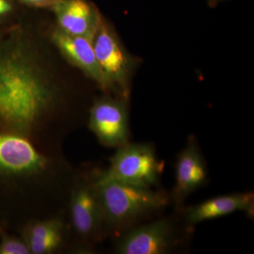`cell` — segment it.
Segmentation results:
<instances>
[{
    "mask_svg": "<svg viewBox=\"0 0 254 254\" xmlns=\"http://www.w3.org/2000/svg\"><path fill=\"white\" fill-rule=\"evenodd\" d=\"M93 184L103 223L115 230H122L158 211L169 201L166 195L152 188L106 180L99 175Z\"/></svg>",
    "mask_w": 254,
    "mask_h": 254,
    "instance_id": "obj_2",
    "label": "cell"
},
{
    "mask_svg": "<svg viewBox=\"0 0 254 254\" xmlns=\"http://www.w3.org/2000/svg\"><path fill=\"white\" fill-rule=\"evenodd\" d=\"M71 220L75 231L83 238L99 235L104 223L93 184L81 185L73 191Z\"/></svg>",
    "mask_w": 254,
    "mask_h": 254,
    "instance_id": "obj_12",
    "label": "cell"
},
{
    "mask_svg": "<svg viewBox=\"0 0 254 254\" xmlns=\"http://www.w3.org/2000/svg\"><path fill=\"white\" fill-rule=\"evenodd\" d=\"M93 49L100 68L112 91L120 98L128 99L130 81L138 64L125 49L116 33L102 18L93 38Z\"/></svg>",
    "mask_w": 254,
    "mask_h": 254,
    "instance_id": "obj_4",
    "label": "cell"
},
{
    "mask_svg": "<svg viewBox=\"0 0 254 254\" xmlns=\"http://www.w3.org/2000/svg\"><path fill=\"white\" fill-rule=\"evenodd\" d=\"M174 227L168 220H160L127 232L117 244L121 254H163L174 244Z\"/></svg>",
    "mask_w": 254,
    "mask_h": 254,
    "instance_id": "obj_7",
    "label": "cell"
},
{
    "mask_svg": "<svg viewBox=\"0 0 254 254\" xmlns=\"http://www.w3.org/2000/svg\"><path fill=\"white\" fill-rule=\"evenodd\" d=\"M208 180L206 164L194 138L179 155L175 166V183L172 199L177 210L182 208L185 199L203 187Z\"/></svg>",
    "mask_w": 254,
    "mask_h": 254,
    "instance_id": "obj_8",
    "label": "cell"
},
{
    "mask_svg": "<svg viewBox=\"0 0 254 254\" xmlns=\"http://www.w3.org/2000/svg\"><path fill=\"white\" fill-rule=\"evenodd\" d=\"M0 254H31L27 243L21 237L11 236L0 230Z\"/></svg>",
    "mask_w": 254,
    "mask_h": 254,
    "instance_id": "obj_14",
    "label": "cell"
},
{
    "mask_svg": "<svg viewBox=\"0 0 254 254\" xmlns=\"http://www.w3.org/2000/svg\"><path fill=\"white\" fill-rule=\"evenodd\" d=\"M47 159L26 136L15 132L0 133V175L31 176L46 170Z\"/></svg>",
    "mask_w": 254,
    "mask_h": 254,
    "instance_id": "obj_6",
    "label": "cell"
},
{
    "mask_svg": "<svg viewBox=\"0 0 254 254\" xmlns=\"http://www.w3.org/2000/svg\"><path fill=\"white\" fill-rule=\"evenodd\" d=\"M12 9V4L9 0H0V18L9 14Z\"/></svg>",
    "mask_w": 254,
    "mask_h": 254,
    "instance_id": "obj_15",
    "label": "cell"
},
{
    "mask_svg": "<svg viewBox=\"0 0 254 254\" xmlns=\"http://www.w3.org/2000/svg\"><path fill=\"white\" fill-rule=\"evenodd\" d=\"M51 7L60 29L68 34L93 41L103 18L94 6L85 0H58Z\"/></svg>",
    "mask_w": 254,
    "mask_h": 254,
    "instance_id": "obj_10",
    "label": "cell"
},
{
    "mask_svg": "<svg viewBox=\"0 0 254 254\" xmlns=\"http://www.w3.org/2000/svg\"><path fill=\"white\" fill-rule=\"evenodd\" d=\"M21 237L27 243L31 254H52L63 242V223L58 219L31 222L23 229Z\"/></svg>",
    "mask_w": 254,
    "mask_h": 254,
    "instance_id": "obj_13",
    "label": "cell"
},
{
    "mask_svg": "<svg viewBox=\"0 0 254 254\" xmlns=\"http://www.w3.org/2000/svg\"><path fill=\"white\" fill-rule=\"evenodd\" d=\"M209 4L211 5V6H214V5L218 4V2L222 1H225V0H207Z\"/></svg>",
    "mask_w": 254,
    "mask_h": 254,
    "instance_id": "obj_17",
    "label": "cell"
},
{
    "mask_svg": "<svg viewBox=\"0 0 254 254\" xmlns=\"http://www.w3.org/2000/svg\"><path fill=\"white\" fill-rule=\"evenodd\" d=\"M31 64L9 42L0 44V123L25 136L53 100L48 83Z\"/></svg>",
    "mask_w": 254,
    "mask_h": 254,
    "instance_id": "obj_1",
    "label": "cell"
},
{
    "mask_svg": "<svg viewBox=\"0 0 254 254\" xmlns=\"http://www.w3.org/2000/svg\"><path fill=\"white\" fill-rule=\"evenodd\" d=\"M52 36L55 46L70 63L83 70L102 89L113 92L95 57L93 41L84 37L68 34L59 28Z\"/></svg>",
    "mask_w": 254,
    "mask_h": 254,
    "instance_id": "obj_9",
    "label": "cell"
},
{
    "mask_svg": "<svg viewBox=\"0 0 254 254\" xmlns=\"http://www.w3.org/2000/svg\"><path fill=\"white\" fill-rule=\"evenodd\" d=\"M237 211L244 212L250 218H254V195L252 192L220 195L205 200L187 208L184 212V218L187 226L193 227L200 222Z\"/></svg>",
    "mask_w": 254,
    "mask_h": 254,
    "instance_id": "obj_11",
    "label": "cell"
},
{
    "mask_svg": "<svg viewBox=\"0 0 254 254\" xmlns=\"http://www.w3.org/2000/svg\"><path fill=\"white\" fill-rule=\"evenodd\" d=\"M23 1L35 6H40V7L50 6L51 7L58 0H23Z\"/></svg>",
    "mask_w": 254,
    "mask_h": 254,
    "instance_id": "obj_16",
    "label": "cell"
},
{
    "mask_svg": "<svg viewBox=\"0 0 254 254\" xmlns=\"http://www.w3.org/2000/svg\"><path fill=\"white\" fill-rule=\"evenodd\" d=\"M161 168L151 145L128 142L117 148L109 168L98 175L106 180L152 188L158 185Z\"/></svg>",
    "mask_w": 254,
    "mask_h": 254,
    "instance_id": "obj_3",
    "label": "cell"
},
{
    "mask_svg": "<svg viewBox=\"0 0 254 254\" xmlns=\"http://www.w3.org/2000/svg\"><path fill=\"white\" fill-rule=\"evenodd\" d=\"M127 100L104 97L97 100L92 108L90 128L105 146L117 148L128 142Z\"/></svg>",
    "mask_w": 254,
    "mask_h": 254,
    "instance_id": "obj_5",
    "label": "cell"
}]
</instances>
